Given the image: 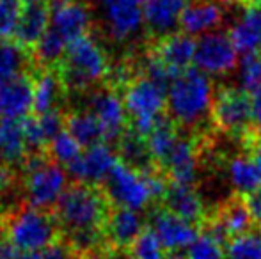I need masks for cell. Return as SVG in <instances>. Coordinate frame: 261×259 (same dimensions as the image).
Segmentation results:
<instances>
[{
  "mask_svg": "<svg viewBox=\"0 0 261 259\" xmlns=\"http://www.w3.org/2000/svg\"><path fill=\"white\" fill-rule=\"evenodd\" d=\"M144 229V218L139 211L114 206L103 225L107 247L112 250H130Z\"/></svg>",
  "mask_w": 261,
  "mask_h": 259,
  "instance_id": "9a60e30c",
  "label": "cell"
},
{
  "mask_svg": "<svg viewBox=\"0 0 261 259\" xmlns=\"http://www.w3.org/2000/svg\"><path fill=\"white\" fill-rule=\"evenodd\" d=\"M64 119V130L79 142L80 148L87 149L105 142L103 128H101L100 121L89 110L71 112Z\"/></svg>",
  "mask_w": 261,
  "mask_h": 259,
  "instance_id": "83f0119b",
  "label": "cell"
},
{
  "mask_svg": "<svg viewBox=\"0 0 261 259\" xmlns=\"http://www.w3.org/2000/svg\"><path fill=\"white\" fill-rule=\"evenodd\" d=\"M165 259H185V256H179L178 252H174V254H165Z\"/></svg>",
  "mask_w": 261,
  "mask_h": 259,
  "instance_id": "7dc6e473",
  "label": "cell"
},
{
  "mask_svg": "<svg viewBox=\"0 0 261 259\" xmlns=\"http://www.w3.org/2000/svg\"><path fill=\"white\" fill-rule=\"evenodd\" d=\"M21 11V0H0V41H6L14 36Z\"/></svg>",
  "mask_w": 261,
  "mask_h": 259,
  "instance_id": "74e56055",
  "label": "cell"
},
{
  "mask_svg": "<svg viewBox=\"0 0 261 259\" xmlns=\"http://www.w3.org/2000/svg\"><path fill=\"white\" fill-rule=\"evenodd\" d=\"M14 180H16V176H14L13 169L9 165L0 163V197L9 194L14 185Z\"/></svg>",
  "mask_w": 261,
  "mask_h": 259,
  "instance_id": "ee69618b",
  "label": "cell"
},
{
  "mask_svg": "<svg viewBox=\"0 0 261 259\" xmlns=\"http://www.w3.org/2000/svg\"><path fill=\"white\" fill-rule=\"evenodd\" d=\"M194 64L208 76H222L238 66V52L227 34L220 31L201 36L196 41Z\"/></svg>",
  "mask_w": 261,
  "mask_h": 259,
  "instance_id": "ba28073f",
  "label": "cell"
},
{
  "mask_svg": "<svg viewBox=\"0 0 261 259\" xmlns=\"http://www.w3.org/2000/svg\"><path fill=\"white\" fill-rule=\"evenodd\" d=\"M117 155L107 144H98L93 148H87L76 162L66 167V172L75 180V183L93 185L103 183L112 170V167L117 163Z\"/></svg>",
  "mask_w": 261,
  "mask_h": 259,
  "instance_id": "5bb4252c",
  "label": "cell"
},
{
  "mask_svg": "<svg viewBox=\"0 0 261 259\" xmlns=\"http://www.w3.org/2000/svg\"><path fill=\"white\" fill-rule=\"evenodd\" d=\"M252 123L261 130V94L252 98Z\"/></svg>",
  "mask_w": 261,
  "mask_h": 259,
  "instance_id": "f6af8a7d",
  "label": "cell"
},
{
  "mask_svg": "<svg viewBox=\"0 0 261 259\" xmlns=\"http://www.w3.org/2000/svg\"><path fill=\"white\" fill-rule=\"evenodd\" d=\"M238 85L245 94L256 98L261 94V57L249 55L238 63Z\"/></svg>",
  "mask_w": 261,
  "mask_h": 259,
  "instance_id": "e575fe53",
  "label": "cell"
},
{
  "mask_svg": "<svg viewBox=\"0 0 261 259\" xmlns=\"http://www.w3.org/2000/svg\"><path fill=\"white\" fill-rule=\"evenodd\" d=\"M103 187L107 199L116 208L141 211L153 199L146 181V174L137 172L121 160H117V163L112 167L103 181Z\"/></svg>",
  "mask_w": 261,
  "mask_h": 259,
  "instance_id": "52a82bcc",
  "label": "cell"
},
{
  "mask_svg": "<svg viewBox=\"0 0 261 259\" xmlns=\"http://www.w3.org/2000/svg\"><path fill=\"white\" fill-rule=\"evenodd\" d=\"M244 203H245V206H247L252 222L261 225V190L249 194L247 197H245Z\"/></svg>",
  "mask_w": 261,
  "mask_h": 259,
  "instance_id": "7bdbcfd3",
  "label": "cell"
},
{
  "mask_svg": "<svg viewBox=\"0 0 261 259\" xmlns=\"http://www.w3.org/2000/svg\"><path fill=\"white\" fill-rule=\"evenodd\" d=\"M50 28L68 45L87 36L91 28V11L79 0H48Z\"/></svg>",
  "mask_w": 261,
  "mask_h": 259,
  "instance_id": "8fae6325",
  "label": "cell"
},
{
  "mask_svg": "<svg viewBox=\"0 0 261 259\" xmlns=\"http://www.w3.org/2000/svg\"><path fill=\"white\" fill-rule=\"evenodd\" d=\"M144 4L139 0H98L101 23L116 41L134 38L144 25Z\"/></svg>",
  "mask_w": 261,
  "mask_h": 259,
  "instance_id": "9c48e42d",
  "label": "cell"
},
{
  "mask_svg": "<svg viewBox=\"0 0 261 259\" xmlns=\"http://www.w3.org/2000/svg\"><path fill=\"white\" fill-rule=\"evenodd\" d=\"M68 46H69L68 43L48 27L45 36H43L38 41V45L34 46V61L39 66H45V69H50V66H54L57 63L61 64Z\"/></svg>",
  "mask_w": 261,
  "mask_h": 259,
  "instance_id": "d6a6232c",
  "label": "cell"
},
{
  "mask_svg": "<svg viewBox=\"0 0 261 259\" xmlns=\"http://www.w3.org/2000/svg\"><path fill=\"white\" fill-rule=\"evenodd\" d=\"M39 259H93V257L76 252V250H73L71 247L66 245L61 240V242L55 243L50 249L43 250V252L39 254Z\"/></svg>",
  "mask_w": 261,
  "mask_h": 259,
  "instance_id": "b9f144b4",
  "label": "cell"
},
{
  "mask_svg": "<svg viewBox=\"0 0 261 259\" xmlns=\"http://www.w3.org/2000/svg\"><path fill=\"white\" fill-rule=\"evenodd\" d=\"M27 64V48L9 39L0 41V83L25 75Z\"/></svg>",
  "mask_w": 261,
  "mask_h": 259,
  "instance_id": "4dcf8cb0",
  "label": "cell"
},
{
  "mask_svg": "<svg viewBox=\"0 0 261 259\" xmlns=\"http://www.w3.org/2000/svg\"><path fill=\"white\" fill-rule=\"evenodd\" d=\"M2 233L18 252H43L62 240V229L54 211L36 210L29 204L4 215Z\"/></svg>",
  "mask_w": 261,
  "mask_h": 259,
  "instance_id": "7a4b0ae2",
  "label": "cell"
},
{
  "mask_svg": "<svg viewBox=\"0 0 261 259\" xmlns=\"http://www.w3.org/2000/svg\"><path fill=\"white\" fill-rule=\"evenodd\" d=\"M149 229L164 250L167 254L179 252L183 249H189L196 238L199 236V231L194 224L183 220V218L172 215L167 210H156L149 215Z\"/></svg>",
  "mask_w": 261,
  "mask_h": 259,
  "instance_id": "4fadbf2b",
  "label": "cell"
},
{
  "mask_svg": "<svg viewBox=\"0 0 261 259\" xmlns=\"http://www.w3.org/2000/svg\"><path fill=\"white\" fill-rule=\"evenodd\" d=\"M50 27V9L46 2H34L23 6L14 38L23 48H34Z\"/></svg>",
  "mask_w": 261,
  "mask_h": 259,
  "instance_id": "603a6c76",
  "label": "cell"
},
{
  "mask_svg": "<svg viewBox=\"0 0 261 259\" xmlns=\"http://www.w3.org/2000/svg\"><path fill=\"white\" fill-rule=\"evenodd\" d=\"M6 254H7V242L4 236H0V259H6Z\"/></svg>",
  "mask_w": 261,
  "mask_h": 259,
  "instance_id": "bcb514c9",
  "label": "cell"
},
{
  "mask_svg": "<svg viewBox=\"0 0 261 259\" xmlns=\"http://www.w3.org/2000/svg\"><path fill=\"white\" fill-rule=\"evenodd\" d=\"M185 259H226L222 243L208 233H199L196 242L187 249Z\"/></svg>",
  "mask_w": 261,
  "mask_h": 259,
  "instance_id": "8d00e7d4",
  "label": "cell"
},
{
  "mask_svg": "<svg viewBox=\"0 0 261 259\" xmlns=\"http://www.w3.org/2000/svg\"><path fill=\"white\" fill-rule=\"evenodd\" d=\"M153 55L158 57L171 71L179 75V73L190 69V64L194 63L196 41L183 32H174L158 43L156 52Z\"/></svg>",
  "mask_w": 261,
  "mask_h": 259,
  "instance_id": "7402d4cb",
  "label": "cell"
},
{
  "mask_svg": "<svg viewBox=\"0 0 261 259\" xmlns=\"http://www.w3.org/2000/svg\"><path fill=\"white\" fill-rule=\"evenodd\" d=\"M109 71L105 50L94 38L84 36L68 46L59 64L57 75L64 91H86L103 80Z\"/></svg>",
  "mask_w": 261,
  "mask_h": 259,
  "instance_id": "277c9868",
  "label": "cell"
},
{
  "mask_svg": "<svg viewBox=\"0 0 261 259\" xmlns=\"http://www.w3.org/2000/svg\"><path fill=\"white\" fill-rule=\"evenodd\" d=\"M229 38L244 57L261 52V6H249L231 25Z\"/></svg>",
  "mask_w": 261,
  "mask_h": 259,
  "instance_id": "d6986e66",
  "label": "cell"
},
{
  "mask_svg": "<svg viewBox=\"0 0 261 259\" xmlns=\"http://www.w3.org/2000/svg\"><path fill=\"white\" fill-rule=\"evenodd\" d=\"M164 167L174 185L192 187L197 178V169H199V155H197L196 146L189 138L179 137Z\"/></svg>",
  "mask_w": 261,
  "mask_h": 259,
  "instance_id": "44dd1931",
  "label": "cell"
},
{
  "mask_svg": "<svg viewBox=\"0 0 261 259\" xmlns=\"http://www.w3.org/2000/svg\"><path fill=\"white\" fill-rule=\"evenodd\" d=\"M189 4V0H148L144 4V25L151 34L167 38L179 27Z\"/></svg>",
  "mask_w": 261,
  "mask_h": 259,
  "instance_id": "ac0fdd59",
  "label": "cell"
},
{
  "mask_svg": "<svg viewBox=\"0 0 261 259\" xmlns=\"http://www.w3.org/2000/svg\"><path fill=\"white\" fill-rule=\"evenodd\" d=\"M142 73H144L142 76H146L148 80L158 83V85L164 87V89H167V87L171 85L172 80L178 76L174 71H171V69H169L167 66H165L155 55H151V57H148V59H146L144 68H142Z\"/></svg>",
  "mask_w": 261,
  "mask_h": 259,
  "instance_id": "ab89813d",
  "label": "cell"
},
{
  "mask_svg": "<svg viewBox=\"0 0 261 259\" xmlns=\"http://www.w3.org/2000/svg\"><path fill=\"white\" fill-rule=\"evenodd\" d=\"M139 2H142V4H146V2H148V0H139Z\"/></svg>",
  "mask_w": 261,
  "mask_h": 259,
  "instance_id": "816d5d0a",
  "label": "cell"
},
{
  "mask_svg": "<svg viewBox=\"0 0 261 259\" xmlns=\"http://www.w3.org/2000/svg\"><path fill=\"white\" fill-rule=\"evenodd\" d=\"M23 2H27V4H34V2H43V0H23Z\"/></svg>",
  "mask_w": 261,
  "mask_h": 259,
  "instance_id": "f907efd6",
  "label": "cell"
},
{
  "mask_svg": "<svg viewBox=\"0 0 261 259\" xmlns=\"http://www.w3.org/2000/svg\"><path fill=\"white\" fill-rule=\"evenodd\" d=\"M34 110V80L21 75L0 83V116L6 119H25Z\"/></svg>",
  "mask_w": 261,
  "mask_h": 259,
  "instance_id": "2e32d148",
  "label": "cell"
},
{
  "mask_svg": "<svg viewBox=\"0 0 261 259\" xmlns=\"http://www.w3.org/2000/svg\"><path fill=\"white\" fill-rule=\"evenodd\" d=\"M224 11L213 0H197V2H190L187 6L185 13L181 14L179 20V27H181L183 34L190 36H206L210 32H215L219 25L222 23Z\"/></svg>",
  "mask_w": 261,
  "mask_h": 259,
  "instance_id": "ffe728a7",
  "label": "cell"
},
{
  "mask_svg": "<svg viewBox=\"0 0 261 259\" xmlns=\"http://www.w3.org/2000/svg\"><path fill=\"white\" fill-rule=\"evenodd\" d=\"M128 252H130L132 259H165L164 247L160 245V242L149 227H146L141 233V236L135 240Z\"/></svg>",
  "mask_w": 261,
  "mask_h": 259,
  "instance_id": "d590c367",
  "label": "cell"
},
{
  "mask_svg": "<svg viewBox=\"0 0 261 259\" xmlns=\"http://www.w3.org/2000/svg\"><path fill=\"white\" fill-rule=\"evenodd\" d=\"M256 158L261 160V140H259V144H258V149H256Z\"/></svg>",
  "mask_w": 261,
  "mask_h": 259,
  "instance_id": "c3c4849f",
  "label": "cell"
},
{
  "mask_svg": "<svg viewBox=\"0 0 261 259\" xmlns=\"http://www.w3.org/2000/svg\"><path fill=\"white\" fill-rule=\"evenodd\" d=\"M117 158L141 174H149L155 169V162L149 155L146 137L139 135L132 128L124 131L117 140Z\"/></svg>",
  "mask_w": 261,
  "mask_h": 259,
  "instance_id": "484cf974",
  "label": "cell"
},
{
  "mask_svg": "<svg viewBox=\"0 0 261 259\" xmlns=\"http://www.w3.org/2000/svg\"><path fill=\"white\" fill-rule=\"evenodd\" d=\"M46 155L54 160L59 165H71L73 162L79 160L82 155V148L80 144L68 133V131H61L57 137H54L46 146Z\"/></svg>",
  "mask_w": 261,
  "mask_h": 259,
  "instance_id": "836d02e7",
  "label": "cell"
},
{
  "mask_svg": "<svg viewBox=\"0 0 261 259\" xmlns=\"http://www.w3.org/2000/svg\"><path fill=\"white\" fill-rule=\"evenodd\" d=\"M87 110L100 121L105 133V142H117L128 130V116L123 98L114 89H100L91 93L87 98Z\"/></svg>",
  "mask_w": 261,
  "mask_h": 259,
  "instance_id": "7c38bea8",
  "label": "cell"
},
{
  "mask_svg": "<svg viewBox=\"0 0 261 259\" xmlns=\"http://www.w3.org/2000/svg\"><path fill=\"white\" fill-rule=\"evenodd\" d=\"M66 116H62L61 110H52V112H46V114L38 116L39 119V125H41L43 131H45L46 138L48 142L52 140L54 137H57L61 131H64V121H66Z\"/></svg>",
  "mask_w": 261,
  "mask_h": 259,
  "instance_id": "60d3db41",
  "label": "cell"
},
{
  "mask_svg": "<svg viewBox=\"0 0 261 259\" xmlns=\"http://www.w3.org/2000/svg\"><path fill=\"white\" fill-rule=\"evenodd\" d=\"M227 180L238 194L261 190V160L256 156H234L227 163Z\"/></svg>",
  "mask_w": 261,
  "mask_h": 259,
  "instance_id": "4316f807",
  "label": "cell"
},
{
  "mask_svg": "<svg viewBox=\"0 0 261 259\" xmlns=\"http://www.w3.org/2000/svg\"><path fill=\"white\" fill-rule=\"evenodd\" d=\"M215 87L208 75L197 68L179 73L167 87L165 107L172 123L187 128L197 126L212 114Z\"/></svg>",
  "mask_w": 261,
  "mask_h": 259,
  "instance_id": "6da1fadb",
  "label": "cell"
},
{
  "mask_svg": "<svg viewBox=\"0 0 261 259\" xmlns=\"http://www.w3.org/2000/svg\"><path fill=\"white\" fill-rule=\"evenodd\" d=\"M226 259H261V229H251L224 243Z\"/></svg>",
  "mask_w": 261,
  "mask_h": 259,
  "instance_id": "1f68e13d",
  "label": "cell"
},
{
  "mask_svg": "<svg viewBox=\"0 0 261 259\" xmlns=\"http://www.w3.org/2000/svg\"><path fill=\"white\" fill-rule=\"evenodd\" d=\"M112 204L105 192L93 185L75 183L59 199L54 215L62 229V235L103 229Z\"/></svg>",
  "mask_w": 261,
  "mask_h": 259,
  "instance_id": "3957f363",
  "label": "cell"
},
{
  "mask_svg": "<svg viewBox=\"0 0 261 259\" xmlns=\"http://www.w3.org/2000/svg\"><path fill=\"white\" fill-rule=\"evenodd\" d=\"M165 96L167 93L164 87L148 80L146 76L132 80L124 89L123 96L132 130L142 137H148L149 131L162 119V112L165 108Z\"/></svg>",
  "mask_w": 261,
  "mask_h": 259,
  "instance_id": "8992f818",
  "label": "cell"
},
{
  "mask_svg": "<svg viewBox=\"0 0 261 259\" xmlns=\"http://www.w3.org/2000/svg\"><path fill=\"white\" fill-rule=\"evenodd\" d=\"M164 210L171 211L172 215L190 222V224H199L204 218V204L201 195L187 185H174L171 183L164 195Z\"/></svg>",
  "mask_w": 261,
  "mask_h": 259,
  "instance_id": "cb8c5ba5",
  "label": "cell"
},
{
  "mask_svg": "<svg viewBox=\"0 0 261 259\" xmlns=\"http://www.w3.org/2000/svg\"><path fill=\"white\" fill-rule=\"evenodd\" d=\"M212 118L220 130L227 133H242L252 123V100L242 89H222L215 94Z\"/></svg>",
  "mask_w": 261,
  "mask_h": 259,
  "instance_id": "30bf717a",
  "label": "cell"
},
{
  "mask_svg": "<svg viewBox=\"0 0 261 259\" xmlns=\"http://www.w3.org/2000/svg\"><path fill=\"white\" fill-rule=\"evenodd\" d=\"M21 125H23L27 148L31 151L29 155H32V153H45L46 146H48V138H46L45 131H43L41 125H39L38 116H27L25 119H21Z\"/></svg>",
  "mask_w": 261,
  "mask_h": 259,
  "instance_id": "f35d334b",
  "label": "cell"
},
{
  "mask_svg": "<svg viewBox=\"0 0 261 259\" xmlns=\"http://www.w3.org/2000/svg\"><path fill=\"white\" fill-rule=\"evenodd\" d=\"M251 225L252 218L244 200H231L220 208L219 215L210 222L204 233L212 235L220 243H226L234 236L251 231Z\"/></svg>",
  "mask_w": 261,
  "mask_h": 259,
  "instance_id": "e0dca14e",
  "label": "cell"
},
{
  "mask_svg": "<svg viewBox=\"0 0 261 259\" xmlns=\"http://www.w3.org/2000/svg\"><path fill=\"white\" fill-rule=\"evenodd\" d=\"M2 224H4V215L0 213V233H2Z\"/></svg>",
  "mask_w": 261,
  "mask_h": 259,
  "instance_id": "681fc988",
  "label": "cell"
},
{
  "mask_svg": "<svg viewBox=\"0 0 261 259\" xmlns=\"http://www.w3.org/2000/svg\"><path fill=\"white\" fill-rule=\"evenodd\" d=\"M62 91H64V87H62V82L57 73H54L52 69H43V71H39L34 80L36 116H41V114H46V112L55 110Z\"/></svg>",
  "mask_w": 261,
  "mask_h": 259,
  "instance_id": "f1b7e54d",
  "label": "cell"
},
{
  "mask_svg": "<svg viewBox=\"0 0 261 259\" xmlns=\"http://www.w3.org/2000/svg\"><path fill=\"white\" fill-rule=\"evenodd\" d=\"M23 190L29 206L43 211H54L55 204L68 188V172L55 163L46 153H32L21 163Z\"/></svg>",
  "mask_w": 261,
  "mask_h": 259,
  "instance_id": "5b68a950",
  "label": "cell"
},
{
  "mask_svg": "<svg viewBox=\"0 0 261 259\" xmlns=\"http://www.w3.org/2000/svg\"><path fill=\"white\" fill-rule=\"evenodd\" d=\"M29 156L21 119H0V163L18 165Z\"/></svg>",
  "mask_w": 261,
  "mask_h": 259,
  "instance_id": "d4e9b609",
  "label": "cell"
},
{
  "mask_svg": "<svg viewBox=\"0 0 261 259\" xmlns=\"http://www.w3.org/2000/svg\"><path fill=\"white\" fill-rule=\"evenodd\" d=\"M178 138L179 137L176 135V128L171 119H160L146 137V144H148L153 162L158 165H165Z\"/></svg>",
  "mask_w": 261,
  "mask_h": 259,
  "instance_id": "f546056e",
  "label": "cell"
}]
</instances>
